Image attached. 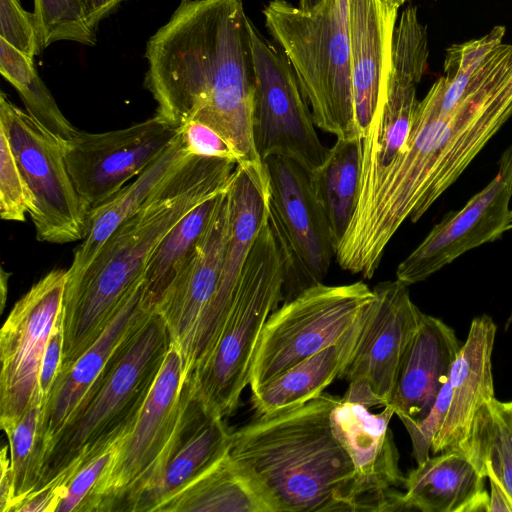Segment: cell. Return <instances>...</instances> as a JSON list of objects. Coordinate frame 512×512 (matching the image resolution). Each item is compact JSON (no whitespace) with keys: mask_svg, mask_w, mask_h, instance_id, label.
Wrapping results in <instances>:
<instances>
[{"mask_svg":"<svg viewBox=\"0 0 512 512\" xmlns=\"http://www.w3.org/2000/svg\"><path fill=\"white\" fill-rule=\"evenodd\" d=\"M511 116L512 44L502 42L451 111L430 114L418 103L405 145L357 201L339 244L344 255L365 269H378L400 226L407 219L417 222Z\"/></svg>","mask_w":512,"mask_h":512,"instance_id":"6da1fadb","label":"cell"},{"mask_svg":"<svg viewBox=\"0 0 512 512\" xmlns=\"http://www.w3.org/2000/svg\"><path fill=\"white\" fill-rule=\"evenodd\" d=\"M244 0H181L149 39L146 86L156 116L175 129L202 122L264 182L253 137L254 63Z\"/></svg>","mask_w":512,"mask_h":512,"instance_id":"7a4b0ae2","label":"cell"},{"mask_svg":"<svg viewBox=\"0 0 512 512\" xmlns=\"http://www.w3.org/2000/svg\"><path fill=\"white\" fill-rule=\"evenodd\" d=\"M236 165L226 159L191 155L117 228L81 277L66 285L61 373L99 338L142 282L162 239L198 205L227 190Z\"/></svg>","mask_w":512,"mask_h":512,"instance_id":"3957f363","label":"cell"},{"mask_svg":"<svg viewBox=\"0 0 512 512\" xmlns=\"http://www.w3.org/2000/svg\"><path fill=\"white\" fill-rule=\"evenodd\" d=\"M340 398L323 393L231 433V460L271 512H352L353 465L330 421Z\"/></svg>","mask_w":512,"mask_h":512,"instance_id":"277c9868","label":"cell"},{"mask_svg":"<svg viewBox=\"0 0 512 512\" xmlns=\"http://www.w3.org/2000/svg\"><path fill=\"white\" fill-rule=\"evenodd\" d=\"M263 14L296 74L316 127L337 139L357 138L348 0H323L312 12L271 0Z\"/></svg>","mask_w":512,"mask_h":512,"instance_id":"5b68a950","label":"cell"},{"mask_svg":"<svg viewBox=\"0 0 512 512\" xmlns=\"http://www.w3.org/2000/svg\"><path fill=\"white\" fill-rule=\"evenodd\" d=\"M284 263L266 206L244 264L237 293L208 357L192 372L195 396L211 416L233 413L249 385L264 325L282 303Z\"/></svg>","mask_w":512,"mask_h":512,"instance_id":"8992f818","label":"cell"},{"mask_svg":"<svg viewBox=\"0 0 512 512\" xmlns=\"http://www.w3.org/2000/svg\"><path fill=\"white\" fill-rule=\"evenodd\" d=\"M201 406L183 355L171 342L134 425L120 440L114 460L95 488L91 512H135L161 480Z\"/></svg>","mask_w":512,"mask_h":512,"instance_id":"52a82bcc","label":"cell"},{"mask_svg":"<svg viewBox=\"0 0 512 512\" xmlns=\"http://www.w3.org/2000/svg\"><path fill=\"white\" fill-rule=\"evenodd\" d=\"M171 342L167 324L154 310L118 351L96 391L58 437L46 458L38 488L75 459L93 457L130 431Z\"/></svg>","mask_w":512,"mask_h":512,"instance_id":"ba28073f","label":"cell"},{"mask_svg":"<svg viewBox=\"0 0 512 512\" xmlns=\"http://www.w3.org/2000/svg\"><path fill=\"white\" fill-rule=\"evenodd\" d=\"M374 297L362 281L319 283L282 303L268 317L251 369V392L300 361L339 341Z\"/></svg>","mask_w":512,"mask_h":512,"instance_id":"9c48e42d","label":"cell"},{"mask_svg":"<svg viewBox=\"0 0 512 512\" xmlns=\"http://www.w3.org/2000/svg\"><path fill=\"white\" fill-rule=\"evenodd\" d=\"M0 128L33 197L29 214L41 242L65 244L84 239L89 209L66 164L67 141L0 94Z\"/></svg>","mask_w":512,"mask_h":512,"instance_id":"30bf717a","label":"cell"},{"mask_svg":"<svg viewBox=\"0 0 512 512\" xmlns=\"http://www.w3.org/2000/svg\"><path fill=\"white\" fill-rule=\"evenodd\" d=\"M263 163L269 181L266 213L284 263L285 303L323 283L336 248L310 172L281 155L269 156Z\"/></svg>","mask_w":512,"mask_h":512,"instance_id":"8fae6325","label":"cell"},{"mask_svg":"<svg viewBox=\"0 0 512 512\" xmlns=\"http://www.w3.org/2000/svg\"><path fill=\"white\" fill-rule=\"evenodd\" d=\"M248 26L254 63L256 150L262 161L272 155L286 156L311 173L322 165L329 149L320 141L311 110L288 58L250 19Z\"/></svg>","mask_w":512,"mask_h":512,"instance_id":"7c38bea8","label":"cell"},{"mask_svg":"<svg viewBox=\"0 0 512 512\" xmlns=\"http://www.w3.org/2000/svg\"><path fill=\"white\" fill-rule=\"evenodd\" d=\"M428 34L415 6H408L397 23L392 43L386 95L365 135L359 139L358 200L373 188L382 171L401 151L409 136L419 101L417 86L428 62Z\"/></svg>","mask_w":512,"mask_h":512,"instance_id":"4fadbf2b","label":"cell"},{"mask_svg":"<svg viewBox=\"0 0 512 512\" xmlns=\"http://www.w3.org/2000/svg\"><path fill=\"white\" fill-rule=\"evenodd\" d=\"M68 273L53 269L13 306L0 332V426L16 423L41 401L38 376L50 334L62 314Z\"/></svg>","mask_w":512,"mask_h":512,"instance_id":"5bb4252c","label":"cell"},{"mask_svg":"<svg viewBox=\"0 0 512 512\" xmlns=\"http://www.w3.org/2000/svg\"><path fill=\"white\" fill-rule=\"evenodd\" d=\"M179 130L156 115L127 128L79 131L66 143V164L89 211L114 196L155 161Z\"/></svg>","mask_w":512,"mask_h":512,"instance_id":"9a60e30c","label":"cell"},{"mask_svg":"<svg viewBox=\"0 0 512 512\" xmlns=\"http://www.w3.org/2000/svg\"><path fill=\"white\" fill-rule=\"evenodd\" d=\"M495 177L458 211L447 213L398 265L396 279L409 286L426 280L467 251L512 229V144Z\"/></svg>","mask_w":512,"mask_h":512,"instance_id":"2e32d148","label":"cell"},{"mask_svg":"<svg viewBox=\"0 0 512 512\" xmlns=\"http://www.w3.org/2000/svg\"><path fill=\"white\" fill-rule=\"evenodd\" d=\"M369 409L341 397L330 415L332 430L353 465L352 512L407 511L401 490L406 476L389 427L394 410L388 405L379 413Z\"/></svg>","mask_w":512,"mask_h":512,"instance_id":"e0dca14e","label":"cell"},{"mask_svg":"<svg viewBox=\"0 0 512 512\" xmlns=\"http://www.w3.org/2000/svg\"><path fill=\"white\" fill-rule=\"evenodd\" d=\"M373 292L341 379L367 388L384 407L391 400L400 364L424 313L412 301L408 286L397 279L378 283Z\"/></svg>","mask_w":512,"mask_h":512,"instance_id":"ac0fdd59","label":"cell"},{"mask_svg":"<svg viewBox=\"0 0 512 512\" xmlns=\"http://www.w3.org/2000/svg\"><path fill=\"white\" fill-rule=\"evenodd\" d=\"M227 194L230 215L219 280L185 362L188 374L208 357L230 312L244 264L263 219L269 189L249 167L237 164Z\"/></svg>","mask_w":512,"mask_h":512,"instance_id":"d6986e66","label":"cell"},{"mask_svg":"<svg viewBox=\"0 0 512 512\" xmlns=\"http://www.w3.org/2000/svg\"><path fill=\"white\" fill-rule=\"evenodd\" d=\"M153 311L154 308L144 298L141 282L128 295L99 338L58 376L44 412L46 458L62 431L96 391L118 351Z\"/></svg>","mask_w":512,"mask_h":512,"instance_id":"ffe728a7","label":"cell"},{"mask_svg":"<svg viewBox=\"0 0 512 512\" xmlns=\"http://www.w3.org/2000/svg\"><path fill=\"white\" fill-rule=\"evenodd\" d=\"M230 205L226 192L195 252L154 310L164 319L172 343L188 359L200 320L216 291L227 241Z\"/></svg>","mask_w":512,"mask_h":512,"instance_id":"44dd1931","label":"cell"},{"mask_svg":"<svg viewBox=\"0 0 512 512\" xmlns=\"http://www.w3.org/2000/svg\"><path fill=\"white\" fill-rule=\"evenodd\" d=\"M399 6L391 0H348L354 121L362 138L386 95Z\"/></svg>","mask_w":512,"mask_h":512,"instance_id":"7402d4cb","label":"cell"},{"mask_svg":"<svg viewBox=\"0 0 512 512\" xmlns=\"http://www.w3.org/2000/svg\"><path fill=\"white\" fill-rule=\"evenodd\" d=\"M496 330V324L488 315L472 320L467 339L450 371V405L432 443L433 454L447 451L466 453L476 414L495 398L491 358Z\"/></svg>","mask_w":512,"mask_h":512,"instance_id":"603a6c76","label":"cell"},{"mask_svg":"<svg viewBox=\"0 0 512 512\" xmlns=\"http://www.w3.org/2000/svg\"><path fill=\"white\" fill-rule=\"evenodd\" d=\"M455 331L442 320L423 314L399 367L388 403L403 424L424 419L448 382L460 350Z\"/></svg>","mask_w":512,"mask_h":512,"instance_id":"cb8c5ba5","label":"cell"},{"mask_svg":"<svg viewBox=\"0 0 512 512\" xmlns=\"http://www.w3.org/2000/svg\"><path fill=\"white\" fill-rule=\"evenodd\" d=\"M429 457L406 476L407 511L488 512L486 477L466 453L447 451Z\"/></svg>","mask_w":512,"mask_h":512,"instance_id":"d4e9b609","label":"cell"},{"mask_svg":"<svg viewBox=\"0 0 512 512\" xmlns=\"http://www.w3.org/2000/svg\"><path fill=\"white\" fill-rule=\"evenodd\" d=\"M191 155L179 130L164 152L135 180L109 200L89 211L86 236L76 249L72 264L67 270V285L73 284L81 277L117 228L132 217L163 181Z\"/></svg>","mask_w":512,"mask_h":512,"instance_id":"484cf974","label":"cell"},{"mask_svg":"<svg viewBox=\"0 0 512 512\" xmlns=\"http://www.w3.org/2000/svg\"><path fill=\"white\" fill-rule=\"evenodd\" d=\"M363 314L364 311L339 341L252 391L251 403L256 415L271 414L302 405L323 394L330 384L341 378L355 350Z\"/></svg>","mask_w":512,"mask_h":512,"instance_id":"4316f807","label":"cell"},{"mask_svg":"<svg viewBox=\"0 0 512 512\" xmlns=\"http://www.w3.org/2000/svg\"><path fill=\"white\" fill-rule=\"evenodd\" d=\"M231 433L223 418L211 416L201 406L190 420L161 480L139 502L135 512L155 511L209 469L228 451Z\"/></svg>","mask_w":512,"mask_h":512,"instance_id":"83f0119b","label":"cell"},{"mask_svg":"<svg viewBox=\"0 0 512 512\" xmlns=\"http://www.w3.org/2000/svg\"><path fill=\"white\" fill-rule=\"evenodd\" d=\"M229 450V449H228ZM155 512H271L228 451Z\"/></svg>","mask_w":512,"mask_h":512,"instance_id":"f1b7e54d","label":"cell"},{"mask_svg":"<svg viewBox=\"0 0 512 512\" xmlns=\"http://www.w3.org/2000/svg\"><path fill=\"white\" fill-rule=\"evenodd\" d=\"M316 200L337 248L356 208L359 177V139H337L325 161L310 173Z\"/></svg>","mask_w":512,"mask_h":512,"instance_id":"f546056e","label":"cell"},{"mask_svg":"<svg viewBox=\"0 0 512 512\" xmlns=\"http://www.w3.org/2000/svg\"><path fill=\"white\" fill-rule=\"evenodd\" d=\"M225 192L207 199L188 213L154 250L142 280L144 298L153 308L195 252Z\"/></svg>","mask_w":512,"mask_h":512,"instance_id":"4dcf8cb0","label":"cell"},{"mask_svg":"<svg viewBox=\"0 0 512 512\" xmlns=\"http://www.w3.org/2000/svg\"><path fill=\"white\" fill-rule=\"evenodd\" d=\"M466 454L486 478L501 484L512 501V421L496 398L476 414Z\"/></svg>","mask_w":512,"mask_h":512,"instance_id":"1f68e13d","label":"cell"},{"mask_svg":"<svg viewBox=\"0 0 512 512\" xmlns=\"http://www.w3.org/2000/svg\"><path fill=\"white\" fill-rule=\"evenodd\" d=\"M505 31L504 26L497 25L478 39L448 47L444 74L433 83L420 105L431 114L451 111L481 63L503 42Z\"/></svg>","mask_w":512,"mask_h":512,"instance_id":"d6a6232c","label":"cell"},{"mask_svg":"<svg viewBox=\"0 0 512 512\" xmlns=\"http://www.w3.org/2000/svg\"><path fill=\"white\" fill-rule=\"evenodd\" d=\"M45 405L38 401L13 425L4 430L9 443L13 479L10 512L40 484L47 455L43 422Z\"/></svg>","mask_w":512,"mask_h":512,"instance_id":"836d02e7","label":"cell"},{"mask_svg":"<svg viewBox=\"0 0 512 512\" xmlns=\"http://www.w3.org/2000/svg\"><path fill=\"white\" fill-rule=\"evenodd\" d=\"M34 5L42 49L61 40L95 45L96 35L85 18L81 0H34Z\"/></svg>","mask_w":512,"mask_h":512,"instance_id":"e575fe53","label":"cell"},{"mask_svg":"<svg viewBox=\"0 0 512 512\" xmlns=\"http://www.w3.org/2000/svg\"><path fill=\"white\" fill-rule=\"evenodd\" d=\"M10 83L19 93L26 111L51 132L66 141L78 132L60 111L34 67Z\"/></svg>","mask_w":512,"mask_h":512,"instance_id":"d590c367","label":"cell"},{"mask_svg":"<svg viewBox=\"0 0 512 512\" xmlns=\"http://www.w3.org/2000/svg\"><path fill=\"white\" fill-rule=\"evenodd\" d=\"M34 208L33 197L17 164L5 131L0 128V216L25 222Z\"/></svg>","mask_w":512,"mask_h":512,"instance_id":"8d00e7d4","label":"cell"},{"mask_svg":"<svg viewBox=\"0 0 512 512\" xmlns=\"http://www.w3.org/2000/svg\"><path fill=\"white\" fill-rule=\"evenodd\" d=\"M122 438L91 458L74 460L78 467L67 483L55 512H91L95 488L114 460Z\"/></svg>","mask_w":512,"mask_h":512,"instance_id":"74e56055","label":"cell"},{"mask_svg":"<svg viewBox=\"0 0 512 512\" xmlns=\"http://www.w3.org/2000/svg\"><path fill=\"white\" fill-rule=\"evenodd\" d=\"M0 39L31 61L42 49L35 15L24 10L18 0H0Z\"/></svg>","mask_w":512,"mask_h":512,"instance_id":"f35d334b","label":"cell"},{"mask_svg":"<svg viewBox=\"0 0 512 512\" xmlns=\"http://www.w3.org/2000/svg\"><path fill=\"white\" fill-rule=\"evenodd\" d=\"M450 400L451 388L448 380L440 390L429 414L418 422L404 424L411 438L413 457L417 464L430 457L432 443L444 423Z\"/></svg>","mask_w":512,"mask_h":512,"instance_id":"ab89813d","label":"cell"},{"mask_svg":"<svg viewBox=\"0 0 512 512\" xmlns=\"http://www.w3.org/2000/svg\"><path fill=\"white\" fill-rule=\"evenodd\" d=\"M179 130L192 155L226 159L236 164H243L242 155L212 127L199 121H190Z\"/></svg>","mask_w":512,"mask_h":512,"instance_id":"60d3db41","label":"cell"},{"mask_svg":"<svg viewBox=\"0 0 512 512\" xmlns=\"http://www.w3.org/2000/svg\"><path fill=\"white\" fill-rule=\"evenodd\" d=\"M63 345L64 333L61 314L48 339L38 376L39 397L45 407L62 370Z\"/></svg>","mask_w":512,"mask_h":512,"instance_id":"b9f144b4","label":"cell"},{"mask_svg":"<svg viewBox=\"0 0 512 512\" xmlns=\"http://www.w3.org/2000/svg\"><path fill=\"white\" fill-rule=\"evenodd\" d=\"M9 447H3L1 451V478H0V511L10 512L13 501V479L10 468Z\"/></svg>","mask_w":512,"mask_h":512,"instance_id":"7bdbcfd3","label":"cell"},{"mask_svg":"<svg viewBox=\"0 0 512 512\" xmlns=\"http://www.w3.org/2000/svg\"><path fill=\"white\" fill-rule=\"evenodd\" d=\"M124 0H81L85 18L94 29L100 20L106 17Z\"/></svg>","mask_w":512,"mask_h":512,"instance_id":"ee69618b","label":"cell"},{"mask_svg":"<svg viewBox=\"0 0 512 512\" xmlns=\"http://www.w3.org/2000/svg\"><path fill=\"white\" fill-rule=\"evenodd\" d=\"M490 483L488 512H512V501L501 484L494 477H487Z\"/></svg>","mask_w":512,"mask_h":512,"instance_id":"f6af8a7d","label":"cell"},{"mask_svg":"<svg viewBox=\"0 0 512 512\" xmlns=\"http://www.w3.org/2000/svg\"><path fill=\"white\" fill-rule=\"evenodd\" d=\"M323 0H299V8L305 12L314 11Z\"/></svg>","mask_w":512,"mask_h":512,"instance_id":"bcb514c9","label":"cell"},{"mask_svg":"<svg viewBox=\"0 0 512 512\" xmlns=\"http://www.w3.org/2000/svg\"><path fill=\"white\" fill-rule=\"evenodd\" d=\"M501 405L512 421V400L508 402H501Z\"/></svg>","mask_w":512,"mask_h":512,"instance_id":"7dc6e473","label":"cell"},{"mask_svg":"<svg viewBox=\"0 0 512 512\" xmlns=\"http://www.w3.org/2000/svg\"><path fill=\"white\" fill-rule=\"evenodd\" d=\"M397 6H401L406 0H391Z\"/></svg>","mask_w":512,"mask_h":512,"instance_id":"c3c4849f","label":"cell"}]
</instances>
